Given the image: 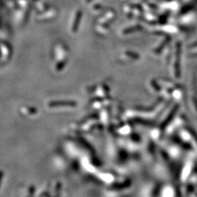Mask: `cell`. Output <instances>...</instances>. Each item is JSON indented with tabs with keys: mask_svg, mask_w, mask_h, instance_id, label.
Here are the masks:
<instances>
[{
	"mask_svg": "<svg viewBox=\"0 0 197 197\" xmlns=\"http://www.w3.org/2000/svg\"><path fill=\"white\" fill-rule=\"evenodd\" d=\"M139 28H140V27L139 26H136V27H135V28H128V29H126L125 31V33H130V31H133V30H138V29H139Z\"/></svg>",
	"mask_w": 197,
	"mask_h": 197,
	"instance_id": "3",
	"label": "cell"
},
{
	"mask_svg": "<svg viewBox=\"0 0 197 197\" xmlns=\"http://www.w3.org/2000/svg\"><path fill=\"white\" fill-rule=\"evenodd\" d=\"M126 54H127V55H128V56H131L134 58H139V55H138V54H137V53H135L127 52Z\"/></svg>",
	"mask_w": 197,
	"mask_h": 197,
	"instance_id": "2",
	"label": "cell"
},
{
	"mask_svg": "<svg viewBox=\"0 0 197 197\" xmlns=\"http://www.w3.org/2000/svg\"><path fill=\"white\" fill-rule=\"evenodd\" d=\"M180 44L178 43L177 45V53L176 60L175 64V73L176 76H179L180 74V53H181Z\"/></svg>",
	"mask_w": 197,
	"mask_h": 197,
	"instance_id": "1",
	"label": "cell"
}]
</instances>
